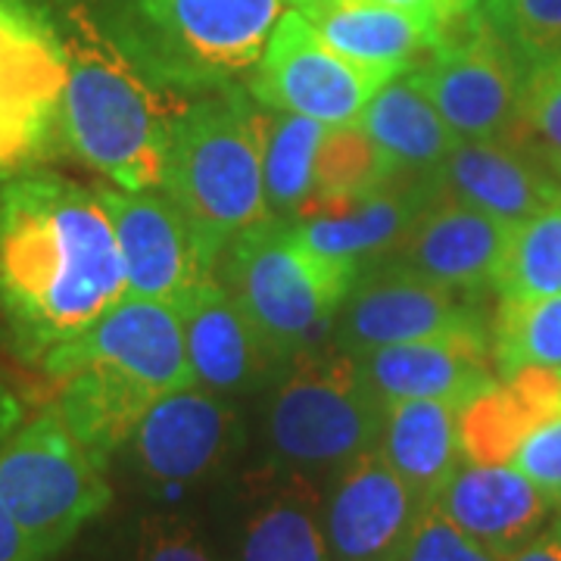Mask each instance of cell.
<instances>
[{
  "mask_svg": "<svg viewBox=\"0 0 561 561\" xmlns=\"http://www.w3.org/2000/svg\"><path fill=\"white\" fill-rule=\"evenodd\" d=\"M128 297L98 187L54 169L0 179V334L41 365Z\"/></svg>",
  "mask_w": 561,
  "mask_h": 561,
  "instance_id": "1",
  "label": "cell"
},
{
  "mask_svg": "<svg viewBox=\"0 0 561 561\" xmlns=\"http://www.w3.org/2000/svg\"><path fill=\"white\" fill-rule=\"evenodd\" d=\"M60 32L62 150L119 191H162L187 91L153 76L106 32L88 0H50Z\"/></svg>",
  "mask_w": 561,
  "mask_h": 561,
  "instance_id": "2",
  "label": "cell"
},
{
  "mask_svg": "<svg viewBox=\"0 0 561 561\" xmlns=\"http://www.w3.org/2000/svg\"><path fill=\"white\" fill-rule=\"evenodd\" d=\"M216 275L278 368L331 343L356 275L319 256L297 225L265 219L221 250Z\"/></svg>",
  "mask_w": 561,
  "mask_h": 561,
  "instance_id": "3",
  "label": "cell"
},
{
  "mask_svg": "<svg viewBox=\"0 0 561 561\" xmlns=\"http://www.w3.org/2000/svg\"><path fill=\"white\" fill-rule=\"evenodd\" d=\"M284 7V0H98L94 13L153 76L181 91H213L260 62Z\"/></svg>",
  "mask_w": 561,
  "mask_h": 561,
  "instance_id": "4",
  "label": "cell"
},
{
  "mask_svg": "<svg viewBox=\"0 0 561 561\" xmlns=\"http://www.w3.org/2000/svg\"><path fill=\"white\" fill-rule=\"evenodd\" d=\"M162 191L219 256L241 231L272 219L253 101L243 91L213 88L184 103L169 135Z\"/></svg>",
  "mask_w": 561,
  "mask_h": 561,
  "instance_id": "5",
  "label": "cell"
},
{
  "mask_svg": "<svg viewBox=\"0 0 561 561\" xmlns=\"http://www.w3.org/2000/svg\"><path fill=\"white\" fill-rule=\"evenodd\" d=\"M383 402L368 390L356 356L334 343L284 365L265 412L272 471L331 481L378 446Z\"/></svg>",
  "mask_w": 561,
  "mask_h": 561,
  "instance_id": "6",
  "label": "cell"
},
{
  "mask_svg": "<svg viewBox=\"0 0 561 561\" xmlns=\"http://www.w3.org/2000/svg\"><path fill=\"white\" fill-rule=\"evenodd\" d=\"M0 502L47 561L106 512L113 486L47 402L0 437Z\"/></svg>",
  "mask_w": 561,
  "mask_h": 561,
  "instance_id": "7",
  "label": "cell"
},
{
  "mask_svg": "<svg viewBox=\"0 0 561 561\" xmlns=\"http://www.w3.org/2000/svg\"><path fill=\"white\" fill-rule=\"evenodd\" d=\"M409 76L459 138L522 144L524 62L481 7L446 25Z\"/></svg>",
  "mask_w": 561,
  "mask_h": 561,
  "instance_id": "8",
  "label": "cell"
},
{
  "mask_svg": "<svg viewBox=\"0 0 561 561\" xmlns=\"http://www.w3.org/2000/svg\"><path fill=\"white\" fill-rule=\"evenodd\" d=\"M66 60L50 0L0 10V179L62 150Z\"/></svg>",
  "mask_w": 561,
  "mask_h": 561,
  "instance_id": "9",
  "label": "cell"
},
{
  "mask_svg": "<svg viewBox=\"0 0 561 561\" xmlns=\"http://www.w3.org/2000/svg\"><path fill=\"white\" fill-rule=\"evenodd\" d=\"M465 461L512 465L561 505V368H522L459 409Z\"/></svg>",
  "mask_w": 561,
  "mask_h": 561,
  "instance_id": "10",
  "label": "cell"
},
{
  "mask_svg": "<svg viewBox=\"0 0 561 561\" xmlns=\"http://www.w3.org/2000/svg\"><path fill=\"white\" fill-rule=\"evenodd\" d=\"M397 76L337 54L297 10L284 13L253 66L250 98L328 128L356 125L362 110Z\"/></svg>",
  "mask_w": 561,
  "mask_h": 561,
  "instance_id": "11",
  "label": "cell"
},
{
  "mask_svg": "<svg viewBox=\"0 0 561 561\" xmlns=\"http://www.w3.org/2000/svg\"><path fill=\"white\" fill-rule=\"evenodd\" d=\"M119 243L128 297L179 306L219 268V253L165 191L98 187Z\"/></svg>",
  "mask_w": 561,
  "mask_h": 561,
  "instance_id": "12",
  "label": "cell"
},
{
  "mask_svg": "<svg viewBox=\"0 0 561 561\" xmlns=\"http://www.w3.org/2000/svg\"><path fill=\"white\" fill-rule=\"evenodd\" d=\"M456 334H490L474 306L400 262L383 260L362 272L334 319L331 343L365 356L397 343L434 341Z\"/></svg>",
  "mask_w": 561,
  "mask_h": 561,
  "instance_id": "13",
  "label": "cell"
},
{
  "mask_svg": "<svg viewBox=\"0 0 561 561\" xmlns=\"http://www.w3.org/2000/svg\"><path fill=\"white\" fill-rule=\"evenodd\" d=\"M76 365H98L150 397H165L194 387V371L184 346V328L175 306L125 297L76 341L57 346L38 368L54 378Z\"/></svg>",
  "mask_w": 561,
  "mask_h": 561,
  "instance_id": "14",
  "label": "cell"
},
{
  "mask_svg": "<svg viewBox=\"0 0 561 561\" xmlns=\"http://www.w3.org/2000/svg\"><path fill=\"white\" fill-rule=\"evenodd\" d=\"M238 440L234 409L219 393L184 387L165 393L135 427L128 453L144 483L175 493L209 481Z\"/></svg>",
  "mask_w": 561,
  "mask_h": 561,
  "instance_id": "15",
  "label": "cell"
},
{
  "mask_svg": "<svg viewBox=\"0 0 561 561\" xmlns=\"http://www.w3.org/2000/svg\"><path fill=\"white\" fill-rule=\"evenodd\" d=\"M427 505L378 449L324 483V534L331 561H402Z\"/></svg>",
  "mask_w": 561,
  "mask_h": 561,
  "instance_id": "16",
  "label": "cell"
},
{
  "mask_svg": "<svg viewBox=\"0 0 561 561\" xmlns=\"http://www.w3.org/2000/svg\"><path fill=\"white\" fill-rule=\"evenodd\" d=\"M434 197V179L400 175L356 201L309 206L294 225L319 256L359 278L362 272L397 253Z\"/></svg>",
  "mask_w": 561,
  "mask_h": 561,
  "instance_id": "17",
  "label": "cell"
},
{
  "mask_svg": "<svg viewBox=\"0 0 561 561\" xmlns=\"http://www.w3.org/2000/svg\"><path fill=\"white\" fill-rule=\"evenodd\" d=\"M512 228L465 203L434 197L390 260L459 297H471L496 287Z\"/></svg>",
  "mask_w": 561,
  "mask_h": 561,
  "instance_id": "18",
  "label": "cell"
},
{
  "mask_svg": "<svg viewBox=\"0 0 561 561\" xmlns=\"http://www.w3.org/2000/svg\"><path fill=\"white\" fill-rule=\"evenodd\" d=\"M356 362L381 402L437 400L461 409L500 381L490 334L397 343L356 356Z\"/></svg>",
  "mask_w": 561,
  "mask_h": 561,
  "instance_id": "19",
  "label": "cell"
},
{
  "mask_svg": "<svg viewBox=\"0 0 561 561\" xmlns=\"http://www.w3.org/2000/svg\"><path fill=\"white\" fill-rule=\"evenodd\" d=\"M437 197L481 209L505 225H522L561 201L559 175L515 140H465L434 172Z\"/></svg>",
  "mask_w": 561,
  "mask_h": 561,
  "instance_id": "20",
  "label": "cell"
},
{
  "mask_svg": "<svg viewBox=\"0 0 561 561\" xmlns=\"http://www.w3.org/2000/svg\"><path fill=\"white\" fill-rule=\"evenodd\" d=\"M234 561H331L324 486L272 468L250 474L234 522Z\"/></svg>",
  "mask_w": 561,
  "mask_h": 561,
  "instance_id": "21",
  "label": "cell"
},
{
  "mask_svg": "<svg viewBox=\"0 0 561 561\" xmlns=\"http://www.w3.org/2000/svg\"><path fill=\"white\" fill-rule=\"evenodd\" d=\"M434 508L471 540L512 559L522 546L540 537L556 505L512 465L461 461Z\"/></svg>",
  "mask_w": 561,
  "mask_h": 561,
  "instance_id": "22",
  "label": "cell"
},
{
  "mask_svg": "<svg viewBox=\"0 0 561 561\" xmlns=\"http://www.w3.org/2000/svg\"><path fill=\"white\" fill-rule=\"evenodd\" d=\"M175 309L184 328L194 381L203 390L234 397L260 387L272 375V368H278L241 306L225 290L219 275L203 280Z\"/></svg>",
  "mask_w": 561,
  "mask_h": 561,
  "instance_id": "23",
  "label": "cell"
},
{
  "mask_svg": "<svg viewBox=\"0 0 561 561\" xmlns=\"http://www.w3.org/2000/svg\"><path fill=\"white\" fill-rule=\"evenodd\" d=\"M346 60L402 76L415 69L434 38L412 16L381 0H284Z\"/></svg>",
  "mask_w": 561,
  "mask_h": 561,
  "instance_id": "24",
  "label": "cell"
},
{
  "mask_svg": "<svg viewBox=\"0 0 561 561\" xmlns=\"http://www.w3.org/2000/svg\"><path fill=\"white\" fill-rule=\"evenodd\" d=\"M375 449L424 505H434L465 461L459 405L437 400L383 402L381 437Z\"/></svg>",
  "mask_w": 561,
  "mask_h": 561,
  "instance_id": "25",
  "label": "cell"
},
{
  "mask_svg": "<svg viewBox=\"0 0 561 561\" xmlns=\"http://www.w3.org/2000/svg\"><path fill=\"white\" fill-rule=\"evenodd\" d=\"M356 125L381 147L400 175L434 179V172L459 144V135L443 122L437 106L427 101L412 76L387 81L362 110Z\"/></svg>",
  "mask_w": 561,
  "mask_h": 561,
  "instance_id": "26",
  "label": "cell"
},
{
  "mask_svg": "<svg viewBox=\"0 0 561 561\" xmlns=\"http://www.w3.org/2000/svg\"><path fill=\"white\" fill-rule=\"evenodd\" d=\"M253 119L260 131L262 184L272 219H300L312 203V172L328 125L297 113H280L253 101Z\"/></svg>",
  "mask_w": 561,
  "mask_h": 561,
  "instance_id": "27",
  "label": "cell"
},
{
  "mask_svg": "<svg viewBox=\"0 0 561 561\" xmlns=\"http://www.w3.org/2000/svg\"><path fill=\"white\" fill-rule=\"evenodd\" d=\"M500 302H527L561 294V201L512 228L496 287Z\"/></svg>",
  "mask_w": 561,
  "mask_h": 561,
  "instance_id": "28",
  "label": "cell"
},
{
  "mask_svg": "<svg viewBox=\"0 0 561 561\" xmlns=\"http://www.w3.org/2000/svg\"><path fill=\"white\" fill-rule=\"evenodd\" d=\"M393 179H400L397 165L383 157L381 147L368 138L359 125H337V128H328V135L321 140L309 206L356 201Z\"/></svg>",
  "mask_w": 561,
  "mask_h": 561,
  "instance_id": "29",
  "label": "cell"
},
{
  "mask_svg": "<svg viewBox=\"0 0 561 561\" xmlns=\"http://www.w3.org/2000/svg\"><path fill=\"white\" fill-rule=\"evenodd\" d=\"M490 337L502 378L522 368H561V294L542 300L500 302Z\"/></svg>",
  "mask_w": 561,
  "mask_h": 561,
  "instance_id": "30",
  "label": "cell"
},
{
  "mask_svg": "<svg viewBox=\"0 0 561 561\" xmlns=\"http://www.w3.org/2000/svg\"><path fill=\"white\" fill-rule=\"evenodd\" d=\"M522 144L561 172V54L530 62L522 88Z\"/></svg>",
  "mask_w": 561,
  "mask_h": 561,
  "instance_id": "31",
  "label": "cell"
},
{
  "mask_svg": "<svg viewBox=\"0 0 561 561\" xmlns=\"http://www.w3.org/2000/svg\"><path fill=\"white\" fill-rule=\"evenodd\" d=\"M481 10L524 69L561 54V0H486Z\"/></svg>",
  "mask_w": 561,
  "mask_h": 561,
  "instance_id": "32",
  "label": "cell"
},
{
  "mask_svg": "<svg viewBox=\"0 0 561 561\" xmlns=\"http://www.w3.org/2000/svg\"><path fill=\"white\" fill-rule=\"evenodd\" d=\"M138 561H216L201 530L184 515L153 512L138 524Z\"/></svg>",
  "mask_w": 561,
  "mask_h": 561,
  "instance_id": "33",
  "label": "cell"
},
{
  "mask_svg": "<svg viewBox=\"0 0 561 561\" xmlns=\"http://www.w3.org/2000/svg\"><path fill=\"white\" fill-rule=\"evenodd\" d=\"M402 561H508L500 552L486 549L483 542L461 534L456 524L440 515L434 505L421 515L419 530L409 542V552Z\"/></svg>",
  "mask_w": 561,
  "mask_h": 561,
  "instance_id": "34",
  "label": "cell"
},
{
  "mask_svg": "<svg viewBox=\"0 0 561 561\" xmlns=\"http://www.w3.org/2000/svg\"><path fill=\"white\" fill-rule=\"evenodd\" d=\"M0 561H44L20 522L0 502Z\"/></svg>",
  "mask_w": 561,
  "mask_h": 561,
  "instance_id": "35",
  "label": "cell"
},
{
  "mask_svg": "<svg viewBox=\"0 0 561 561\" xmlns=\"http://www.w3.org/2000/svg\"><path fill=\"white\" fill-rule=\"evenodd\" d=\"M387 7H393V10H400L405 16H412V20L419 22L427 28V35L434 38H440V16H437V0H381Z\"/></svg>",
  "mask_w": 561,
  "mask_h": 561,
  "instance_id": "36",
  "label": "cell"
},
{
  "mask_svg": "<svg viewBox=\"0 0 561 561\" xmlns=\"http://www.w3.org/2000/svg\"><path fill=\"white\" fill-rule=\"evenodd\" d=\"M508 561H561V530H542L540 537L522 546Z\"/></svg>",
  "mask_w": 561,
  "mask_h": 561,
  "instance_id": "37",
  "label": "cell"
},
{
  "mask_svg": "<svg viewBox=\"0 0 561 561\" xmlns=\"http://www.w3.org/2000/svg\"><path fill=\"white\" fill-rule=\"evenodd\" d=\"M481 7V0H437V16H440V35L446 25H453V22L465 20V16H471L474 10ZM440 41V38H437Z\"/></svg>",
  "mask_w": 561,
  "mask_h": 561,
  "instance_id": "38",
  "label": "cell"
},
{
  "mask_svg": "<svg viewBox=\"0 0 561 561\" xmlns=\"http://www.w3.org/2000/svg\"><path fill=\"white\" fill-rule=\"evenodd\" d=\"M16 421H20V405H16V400L0 387V437H3Z\"/></svg>",
  "mask_w": 561,
  "mask_h": 561,
  "instance_id": "39",
  "label": "cell"
},
{
  "mask_svg": "<svg viewBox=\"0 0 561 561\" xmlns=\"http://www.w3.org/2000/svg\"><path fill=\"white\" fill-rule=\"evenodd\" d=\"M28 3H38V0H0V10H13V7H28Z\"/></svg>",
  "mask_w": 561,
  "mask_h": 561,
  "instance_id": "40",
  "label": "cell"
},
{
  "mask_svg": "<svg viewBox=\"0 0 561 561\" xmlns=\"http://www.w3.org/2000/svg\"><path fill=\"white\" fill-rule=\"evenodd\" d=\"M559 181H561V172H559Z\"/></svg>",
  "mask_w": 561,
  "mask_h": 561,
  "instance_id": "41",
  "label": "cell"
},
{
  "mask_svg": "<svg viewBox=\"0 0 561 561\" xmlns=\"http://www.w3.org/2000/svg\"><path fill=\"white\" fill-rule=\"evenodd\" d=\"M559 530H561V524H559Z\"/></svg>",
  "mask_w": 561,
  "mask_h": 561,
  "instance_id": "42",
  "label": "cell"
}]
</instances>
